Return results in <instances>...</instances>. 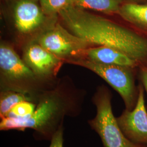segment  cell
Wrapping results in <instances>:
<instances>
[{
	"label": "cell",
	"instance_id": "obj_1",
	"mask_svg": "<svg viewBox=\"0 0 147 147\" xmlns=\"http://www.w3.org/2000/svg\"><path fill=\"white\" fill-rule=\"evenodd\" d=\"M58 14L69 31L88 44L115 49L135 61L147 58V40L126 28L74 5Z\"/></svg>",
	"mask_w": 147,
	"mask_h": 147
},
{
	"label": "cell",
	"instance_id": "obj_10",
	"mask_svg": "<svg viewBox=\"0 0 147 147\" xmlns=\"http://www.w3.org/2000/svg\"><path fill=\"white\" fill-rule=\"evenodd\" d=\"M82 52L86 54L87 59L101 64L129 68L136 63L135 59L125 53L108 47L89 48L84 49Z\"/></svg>",
	"mask_w": 147,
	"mask_h": 147
},
{
	"label": "cell",
	"instance_id": "obj_12",
	"mask_svg": "<svg viewBox=\"0 0 147 147\" xmlns=\"http://www.w3.org/2000/svg\"><path fill=\"white\" fill-rule=\"evenodd\" d=\"M123 0H74V5L105 14H119Z\"/></svg>",
	"mask_w": 147,
	"mask_h": 147
},
{
	"label": "cell",
	"instance_id": "obj_13",
	"mask_svg": "<svg viewBox=\"0 0 147 147\" xmlns=\"http://www.w3.org/2000/svg\"><path fill=\"white\" fill-rule=\"evenodd\" d=\"M25 100L33 101L31 95L25 93L9 89L3 91L0 98V118L7 117L13 107Z\"/></svg>",
	"mask_w": 147,
	"mask_h": 147
},
{
	"label": "cell",
	"instance_id": "obj_14",
	"mask_svg": "<svg viewBox=\"0 0 147 147\" xmlns=\"http://www.w3.org/2000/svg\"><path fill=\"white\" fill-rule=\"evenodd\" d=\"M40 7L45 15L59 13L69 7L74 5V0H39Z\"/></svg>",
	"mask_w": 147,
	"mask_h": 147
},
{
	"label": "cell",
	"instance_id": "obj_3",
	"mask_svg": "<svg viewBox=\"0 0 147 147\" xmlns=\"http://www.w3.org/2000/svg\"><path fill=\"white\" fill-rule=\"evenodd\" d=\"M93 100L96 114L88 123L100 137L104 147H146L132 142L124 135L113 113L110 94L105 87L98 90Z\"/></svg>",
	"mask_w": 147,
	"mask_h": 147
},
{
	"label": "cell",
	"instance_id": "obj_6",
	"mask_svg": "<svg viewBox=\"0 0 147 147\" xmlns=\"http://www.w3.org/2000/svg\"><path fill=\"white\" fill-rule=\"evenodd\" d=\"M117 121L127 139L147 147V112L142 87H140L134 108L131 111L125 110L117 118Z\"/></svg>",
	"mask_w": 147,
	"mask_h": 147
},
{
	"label": "cell",
	"instance_id": "obj_11",
	"mask_svg": "<svg viewBox=\"0 0 147 147\" xmlns=\"http://www.w3.org/2000/svg\"><path fill=\"white\" fill-rule=\"evenodd\" d=\"M119 14L126 21L147 30V5L124 3L121 5Z\"/></svg>",
	"mask_w": 147,
	"mask_h": 147
},
{
	"label": "cell",
	"instance_id": "obj_15",
	"mask_svg": "<svg viewBox=\"0 0 147 147\" xmlns=\"http://www.w3.org/2000/svg\"><path fill=\"white\" fill-rule=\"evenodd\" d=\"M36 107V105L33 101L28 100L23 101L13 107L7 117L21 119L28 118L33 113Z\"/></svg>",
	"mask_w": 147,
	"mask_h": 147
},
{
	"label": "cell",
	"instance_id": "obj_2",
	"mask_svg": "<svg viewBox=\"0 0 147 147\" xmlns=\"http://www.w3.org/2000/svg\"><path fill=\"white\" fill-rule=\"evenodd\" d=\"M81 111L58 90L45 93L41 96L34 112L26 119L5 117L1 118L0 130L25 131L30 129L37 140L50 141L61 126L66 117H76Z\"/></svg>",
	"mask_w": 147,
	"mask_h": 147
},
{
	"label": "cell",
	"instance_id": "obj_18",
	"mask_svg": "<svg viewBox=\"0 0 147 147\" xmlns=\"http://www.w3.org/2000/svg\"><path fill=\"white\" fill-rule=\"evenodd\" d=\"M132 1H138V0H132Z\"/></svg>",
	"mask_w": 147,
	"mask_h": 147
},
{
	"label": "cell",
	"instance_id": "obj_8",
	"mask_svg": "<svg viewBox=\"0 0 147 147\" xmlns=\"http://www.w3.org/2000/svg\"><path fill=\"white\" fill-rule=\"evenodd\" d=\"M45 14L33 0H19L14 9L16 28L22 33L36 30L44 22Z\"/></svg>",
	"mask_w": 147,
	"mask_h": 147
},
{
	"label": "cell",
	"instance_id": "obj_4",
	"mask_svg": "<svg viewBox=\"0 0 147 147\" xmlns=\"http://www.w3.org/2000/svg\"><path fill=\"white\" fill-rule=\"evenodd\" d=\"M70 62L88 69L104 79L121 95L126 110L131 111L134 108L136 104L134 80L126 67L101 64L84 58L73 59Z\"/></svg>",
	"mask_w": 147,
	"mask_h": 147
},
{
	"label": "cell",
	"instance_id": "obj_5",
	"mask_svg": "<svg viewBox=\"0 0 147 147\" xmlns=\"http://www.w3.org/2000/svg\"><path fill=\"white\" fill-rule=\"evenodd\" d=\"M0 68L5 79L11 84L9 90L30 94L27 83L35 79V74L9 46L0 47Z\"/></svg>",
	"mask_w": 147,
	"mask_h": 147
},
{
	"label": "cell",
	"instance_id": "obj_7",
	"mask_svg": "<svg viewBox=\"0 0 147 147\" xmlns=\"http://www.w3.org/2000/svg\"><path fill=\"white\" fill-rule=\"evenodd\" d=\"M38 43L57 57L79 53L88 44L60 25L42 33L38 38Z\"/></svg>",
	"mask_w": 147,
	"mask_h": 147
},
{
	"label": "cell",
	"instance_id": "obj_9",
	"mask_svg": "<svg viewBox=\"0 0 147 147\" xmlns=\"http://www.w3.org/2000/svg\"><path fill=\"white\" fill-rule=\"evenodd\" d=\"M25 59L34 74L41 76L51 73L59 62L57 56L38 43L32 44L27 48Z\"/></svg>",
	"mask_w": 147,
	"mask_h": 147
},
{
	"label": "cell",
	"instance_id": "obj_16",
	"mask_svg": "<svg viewBox=\"0 0 147 147\" xmlns=\"http://www.w3.org/2000/svg\"><path fill=\"white\" fill-rule=\"evenodd\" d=\"M51 143L49 147H63L64 143V126H61L53 135L50 140Z\"/></svg>",
	"mask_w": 147,
	"mask_h": 147
},
{
	"label": "cell",
	"instance_id": "obj_17",
	"mask_svg": "<svg viewBox=\"0 0 147 147\" xmlns=\"http://www.w3.org/2000/svg\"><path fill=\"white\" fill-rule=\"evenodd\" d=\"M142 82L147 93V69L143 70L141 74Z\"/></svg>",
	"mask_w": 147,
	"mask_h": 147
}]
</instances>
